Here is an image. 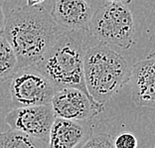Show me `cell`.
I'll list each match as a JSON object with an SVG mask.
<instances>
[{
    "instance_id": "1",
    "label": "cell",
    "mask_w": 155,
    "mask_h": 148,
    "mask_svg": "<svg viewBox=\"0 0 155 148\" xmlns=\"http://www.w3.org/2000/svg\"><path fill=\"white\" fill-rule=\"evenodd\" d=\"M65 31L39 4L11 10L6 15L1 35L11 45L22 69L37 65Z\"/></svg>"
},
{
    "instance_id": "2",
    "label": "cell",
    "mask_w": 155,
    "mask_h": 148,
    "mask_svg": "<svg viewBox=\"0 0 155 148\" xmlns=\"http://www.w3.org/2000/svg\"><path fill=\"white\" fill-rule=\"evenodd\" d=\"M86 32L66 30L35 67L53 84L56 90L75 87L96 103L87 91L84 80V56L89 48L84 40Z\"/></svg>"
},
{
    "instance_id": "3",
    "label": "cell",
    "mask_w": 155,
    "mask_h": 148,
    "mask_svg": "<svg viewBox=\"0 0 155 148\" xmlns=\"http://www.w3.org/2000/svg\"><path fill=\"white\" fill-rule=\"evenodd\" d=\"M131 67L121 54L100 44L89 47L84 56V80L90 96L104 105L125 84L129 83Z\"/></svg>"
},
{
    "instance_id": "4",
    "label": "cell",
    "mask_w": 155,
    "mask_h": 148,
    "mask_svg": "<svg viewBox=\"0 0 155 148\" xmlns=\"http://www.w3.org/2000/svg\"><path fill=\"white\" fill-rule=\"evenodd\" d=\"M134 22L129 8L120 3H105L94 13L89 33L107 47L128 50L134 44Z\"/></svg>"
},
{
    "instance_id": "5",
    "label": "cell",
    "mask_w": 155,
    "mask_h": 148,
    "mask_svg": "<svg viewBox=\"0 0 155 148\" xmlns=\"http://www.w3.org/2000/svg\"><path fill=\"white\" fill-rule=\"evenodd\" d=\"M10 96L14 107L51 104L56 87L35 66L19 69L11 77Z\"/></svg>"
},
{
    "instance_id": "6",
    "label": "cell",
    "mask_w": 155,
    "mask_h": 148,
    "mask_svg": "<svg viewBox=\"0 0 155 148\" xmlns=\"http://www.w3.org/2000/svg\"><path fill=\"white\" fill-rule=\"evenodd\" d=\"M56 118L52 104L15 107L5 116V122L14 130L48 140L50 130Z\"/></svg>"
},
{
    "instance_id": "7",
    "label": "cell",
    "mask_w": 155,
    "mask_h": 148,
    "mask_svg": "<svg viewBox=\"0 0 155 148\" xmlns=\"http://www.w3.org/2000/svg\"><path fill=\"white\" fill-rule=\"evenodd\" d=\"M51 104L56 117L76 121L89 120L104 108V105L94 103L84 91L75 87L57 90Z\"/></svg>"
},
{
    "instance_id": "8",
    "label": "cell",
    "mask_w": 155,
    "mask_h": 148,
    "mask_svg": "<svg viewBox=\"0 0 155 148\" xmlns=\"http://www.w3.org/2000/svg\"><path fill=\"white\" fill-rule=\"evenodd\" d=\"M129 84L137 107H155V52L131 67Z\"/></svg>"
},
{
    "instance_id": "9",
    "label": "cell",
    "mask_w": 155,
    "mask_h": 148,
    "mask_svg": "<svg viewBox=\"0 0 155 148\" xmlns=\"http://www.w3.org/2000/svg\"><path fill=\"white\" fill-rule=\"evenodd\" d=\"M51 15L57 24L66 30L89 32L93 10L87 0H57Z\"/></svg>"
},
{
    "instance_id": "10",
    "label": "cell",
    "mask_w": 155,
    "mask_h": 148,
    "mask_svg": "<svg viewBox=\"0 0 155 148\" xmlns=\"http://www.w3.org/2000/svg\"><path fill=\"white\" fill-rule=\"evenodd\" d=\"M91 130L81 121L56 117L50 130L47 148H76L87 139Z\"/></svg>"
},
{
    "instance_id": "11",
    "label": "cell",
    "mask_w": 155,
    "mask_h": 148,
    "mask_svg": "<svg viewBox=\"0 0 155 148\" xmlns=\"http://www.w3.org/2000/svg\"><path fill=\"white\" fill-rule=\"evenodd\" d=\"M46 140L10 128L0 132V148H47Z\"/></svg>"
},
{
    "instance_id": "12",
    "label": "cell",
    "mask_w": 155,
    "mask_h": 148,
    "mask_svg": "<svg viewBox=\"0 0 155 148\" xmlns=\"http://www.w3.org/2000/svg\"><path fill=\"white\" fill-rule=\"evenodd\" d=\"M19 70L18 59L7 39L0 34V82L11 79Z\"/></svg>"
},
{
    "instance_id": "13",
    "label": "cell",
    "mask_w": 155,
    "mask_h": 148,
    "mask_svg": "<svg viewBox=\"0 0 155 148\" xmlns=\"http://www.w3.org/2000/svg\"><path fill=\"white\" fill-rule=\"evenodd\" d=\"M114 138L108 133H100L87 139L81 148H115Z\"/></svg>"
},
{
    "instance_id": "14",
    "label": "cell",
    "mask_w": 155,
    "mask_h": 148,
    "mask_svg": "<svg viewBox=\"0 0 155 148\" xmlns=\"http://www.w3.org/2000/svg\"><path fill=\"white\" fill-rule=\"evenodd\" d=\"M115 148H137L138 141L132 132L123 131L119 133L114 140Z\"/></svg>"
},
{
    "instance_id": "15",
    "label": "cell",
    "mask_w": 155,
    "mask_h": 148,
    "mask_svg": "<svg viewBox=\"0 0 155 148\" xmlns=\"http://www.w3.org/2000/svg\"><path fill=\"white\" fill-rule=\"evenodd\" d=\"M5 21H6V14L4 13V10H3L2 4L0 3V34L2 33L3 28H4Z\"/></svg>"
},
{
    "instance_id": "16",
    "label": "cell",
    "mask_w": 155,
    "mask_h": 148,
    "mask_svg": "<svg viewBox=\"0 0 155 148\" xmlns=\"http://www.w3.org/2000/svg\"><path fill=\"white\" fill-rule=\"evenodd\" d=\"M45 0H26L27 5L28 6H35V5H39L41 4L42 2H44Z\"/></svg>"
},
{
    "instance_id": "17",
    "label": "cell",
    "mask_w": 155,
    "mask_h": 148,
    "mask_svg": "<svg viewBox=\"0 0 155 148\" xmlns=\"http://www.w3.org/2000/svg\"><path fill=\"white\" fill-rule=\"evenodd\" d=\"M107 1L110 3H120V4L127 5L129 3H131L132 0H107Z\"/></svg>"
},
{
    "instance_id": "18",
    "label": "cell",
    "mask_w": 155,
    "mask_h": 148,
    "mask_svg": "<svg viewBox=\"0 0 155 148\" xmlns=\"http://www.w3.org/2000/svg\"><path fill=\"white\" fill-rule=\"evenodd\" d=\"M149 148H155V146H153V147H149Z\"/></svg>"
}]
</instances>
